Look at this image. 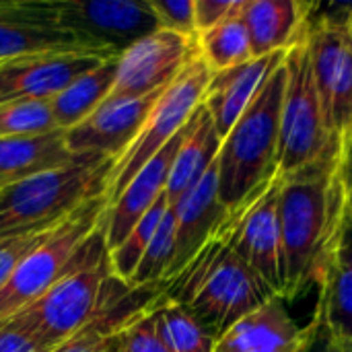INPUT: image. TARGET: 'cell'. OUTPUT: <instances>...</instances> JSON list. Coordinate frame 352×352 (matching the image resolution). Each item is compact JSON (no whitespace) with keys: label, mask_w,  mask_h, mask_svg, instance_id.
<instances>
[{"label":"cell","mask_w":352,"mask_h":352,"mask_svg":"<svg viewBox=\"0 0 352 352\" xmlns=\"http://www.w3.org/2000/svg\"><path fill=\"white\" fill-rule=\"evenodd\" d=\"M278 214L287 303L320 289L351 223V192L340 155L320 167L283 177Z\"/></svg>","instance_id":"6da1fadb"},{"label":"cell","mask_w":352,"mask_h":352,"mask_svg":"<svg viewBox=\"0 0 352 352\" xmlns=\"http://www.w3.org/2000/svg\"><path fill=\"white\" fill-rule=\"evenodd\" d=\"M159 293L190 311L214 340L241 318L272 299L260 278L231 248L225 221L217 233L159 287Z\"/></svg>","instance_id":"7a4b0ae2"},{"label":"cell","mask_w":352,"mask_h":352,"mask_svg":"<svg viewBox=\"0 0 352 352\" xmlns=\"http://www.w3.org/2000/svg\"><path fill=\"white\" fill-rule=\"evenodd\" d=\"M285 76L283 60L223 138L217 173L219 198L227 210L241 206L252 194L276 177Z\"/></svg>","instance_id":"3957f363"},{"label":"cell","mask_w":352,"mask_h":352,"mask_svg":"<svg viewBox=\"0 0 352 352\" xmlns=\"http://www.w3.org/2000/svg\"><path fill=\"white\" fill-rule=\"evenodd\" d=\"M113 159L76 157L0 190V237L41 231L62 223L82 204L105 194Z\"/></svg>","instance_id":"277c9868"},{"label":"cell","mask_w":352,"mask_h":352,"mask_svg":"<svg viewBox=\"0 0 352 352\" xmlns=\"http://www.w3.org/2000/svg\"><path fill=\"white\" fill-rule=\"evenodd\" d=\"M285 91L280 105L278 177H291L320 167L340 151L330 134L326 113L314 82L307 35L285 56Z\"/></svg>","instance_id":"5b68a950"},{"label":"cell","mask_w":352,"mask_h":352,"mask_svg":"<svg viewBox=\"0 0 352 352\" xmlns=\"http://www.w3.org/2000/svg\"><path fill=\"white\" fill-rule=\"evenodd\" d=\"M103 196L89 200L62 223H58L37 248H33L8 280L0 287V320L12 318L52 285L78 266L85 258L93 233L103 225Z\"/></svg>","instance_id":"8992f818"},{"label":"cell","mask_w":352,"mask_h":352,"mask_svg":"<svg viewBox=\"0 0 352 352\" xmlns=\"http://www.w3.org/2000/svg\"><path fill=\"white\" fill-rule=\"evenodd\" d=\"M109 276L111 270L101 225L93 233L89 250L78 266L12 318L27 326L47 351H54L97 314Z\"/></svg>","instance_id":"52a82bcc"},{"label":"cell","mask_w":352,"mask_h":352,"mask_svg":"<svg viewBox=\"0 0 352 352\" xmlns=\"http://www.w3.org/2000/svg\"><path fill=\"white\" fill-rule=\"evenodd\" d=\"M212 78L210 68L200 58V52L188 62V66L163 89L153 109L148 111L138 134L130 146L113 161L105 186V210L128 188L134 175L190 122L194 111L202 105L206 87ZM105 214V212H103Z\"/></svg>","instance_id":"ba28073f"},{"label":"cell","mask_w":352,"mask_h":352,"mask_svg":"<svg viewBox=\"0 0 352 352\" xmlns=\"http://www.w3.org/2000/svg\"><path fill=\"white\" fill-rule=\"evenodd\" d=\"M318 8L307 29L309 66L330 134L342 153L352 136V4L322 14Z\"/></svg>","instance_id":"9c48e42d"},{"label":"cell","mask_w":352,"mask_h":352,"mask_svg":"<svg viewBox=\"0 0 352 352\" xmlns=\"http://www.w3.org/2000/svg\"><path fill=\"white\" fill-rule=\"evenodd\" d=\"M283 177H274L268 186L252 194L241 206L225 217L231 248L260 278L272 297L283 299L285 264L283 235L278 214V192Z\"/></svg>","instance_id":"30bf717a"},{"label":"cell","mask_w":352,"mask_h":352,"mask_svg":"<svg viewBox=\"0 0 352 352\" xmlns=\"http://www.w3.org/2000/svg\"><path fill=\"white\" fill-rule=\"evenodd\" d=\"M50 6L60 27L111 56L159 29L148 0H50Z\"/></svg>","instance_id":"8fae6325"},{"label":"cell","mask_w":352,"mask_h":352,"mask_svg":"<svg viewBox=\"0 0 352 352\" xmlns=\"http://www.w3.org/2000/svg\"><path fill=\"white\" fill-rule=\"evenodd\" d=\"M198 54V37L157 29L118 56V72L105 101L138 99L163 91Z\"/></svg>","instance_id":"7c38bea8"},{"label":"cell","mask_w":352,"mask_h":352,"mask_svg":"<svg viewBox=\"0 0 352 352\" xmlns=\"http://www.w3.org/2000/svg\"><path fill=\"white\" fill-rule=\"evenodd\" d=\"M107 58L113 56L93 50H64L0 62V103L14 99L52 101Z\"/></svg>","instance_id":"4fadbf2b"},{"label":"cell","mask_w":352,"mask_h":352,"mask_svg":"<svg viewBox=\"0 0 352 352\" xmlns=\"http://www.w3.org/2000/svg\"><path fill=\"white\" fill-rule=\"evenodd\" d=\"M163 91L138 99L103 101L80 124L66 130V146L74 157L118 159L134 140Z\"/></svg>","instance_id":"5bb4252c"},{"label":"cell","mask_w":352,"mask_h":352,"mask_svg":"<svg viewBox=\"0 0 352 352\" xmlns=\"http://www.w3.org/2000/svg\"><path fill=\"white\" fill-rule=\"evenodd\" d=\"M314 330V320L299 326L285 301L272 297L221 334L212 352H305Z\"/></svg>","instance_id":"9a60e30c"},{"label":"cell","mask_w":352,"mask_h":352,"mask_svg":"<svg viewBox=\"0 0 352 352\" xmlns=\"http://www.w3.org/2000/svg\"><path fill=\"white\" fill-rule=\"evenodd\" d=\"M188 126V124H186ZM184 130L169 140L128 184V188L116 198V202L103 214V235L107 252L118 248L132 227L148 212V208L165 194L169 171L182 142Z\"/></svg>","instance_id":"2e32d148"},{"label":"cell","mask_w":352,"mask_h":352,"mask_svg":"<svg viewBox=\"0 0 352 352\" xmlns=\"http://www.w3.org/2000/svg\"><path fill=\"white\" fill-rule=\"evenodd\" d=\"M64 50L101 52L58 25L50 0H27V8L23 12L0 16V62Z\"/></svg>","instance_id":"e0dca14e"},{"label":"cell","mask_w":352,"mask_h":352,"mask_svg":"<svg viewBox=\"0 0 352 352\" xmlns=\"http://www.w3.org/2000/svg\"><path fill=\"white\" fill-rule=\"evenodd\" d=\"M318 4L301 0H245L243 23L254 58L289 52L309 29Z\"/></svg>","instance_id":"ac0fdd59"},{"label":"cell","mask_w":352,"mask_h":352,"mask_svg":"<svg viewBox=\"0 0 352 352\" xmlns=\"http://www.w3.org/2000/svg\"><path fill=\"white\" fill-rule=\"evenodd\" d=\"M285 54L287 52L254 58L241 66L223 72H212L202 105L210 113L212 124L221 138H225L233 124L243 116V111L250 107V103L264 87L268 76L285 60Z\"/></svg>","instance_id":"d6986e66"},{"label":"cell","mask_w":352,"mask_h":352,"mask_svg":"<svg viewBox=\"0 0 352 352\" xmlns=\"http://www.w3.org/2000/svg\"><path fill=\"white\" fill-rule=\"evenodd\" d=\"M171 208L175 214V258L167 278H171L217 233L227 217V208L219 198L217 163Z\"/></svg>","instance_id":"ffe728a7"},{"label":"cell","mask_w":352,"mask_h":352,"mask_svg":"<svg viewBox=\"0 0 352 352\" xmlns=\"http://www.w3.org/2000/svg\"><path fill=\"white\" fill-rule=\"evenodd\" d=\"M157 295L159 287L132 289L111 274L103 287L97 314L76 334L50 352H103L111 332L118 330L134 314L144 309L148 303H153Z\"/></svg>","instance_id":"44dd1931"},{"label":"cell","mask_w":352,"mask_h":352,"mask_svg":"<svg viewBox=\"0 0 352 352\" xmlns=\"http://www.w3.org/2000/svg\"><path fill=\"white\" fill-rule=\"evenodd\" d=\"M223 138L219 136L210 113L204 105H200L184 128L182 142L177 146L165 196L169 206L177 204L217 163L221 153Z\"/></svg>","instance_id":"7402d4cb"},{"label":"cell","mask_w":352,"mask_h":352,"mask_svg":"<svg viewBox=\"0 0 352 352\" xmlns=\"http://www.w3.org/2000/svg\"><path fill=\"white\" fill-rule=\"evenodd\" d=\"M76 157L66 146V132L54 130L37 136L0 138V190L37 173L64 167Z\"/></svg>","instance_id":"603a6c76"},{"label":"cell","mask_w":352,"mask_h":352,"mask_svg":"<svg viewBox=\"0 0 352 352\" xmlns=\"http://www.w3.org/2000/svg\"><path fill=\"white\" fill-rule=\"evenodd\" d=\"M316 314L332 332L352 342V223L318 289Z\"/></svg>","instance_id":"cb8c5ba5"},{"label":"cell","mask_w":352,"mask_h":352,"mask_svg":"<svg viewBox=\"0 0 352 352\" xmlns=\"http://www.w3.org/2000/svg\"><path fill=\"white\" fill-rule=\"evenodd\" d=\"M118 72V56L107 58L103 64L78 76L50 103L58 130H70L91 116L109 95Z\"/></svg>","instance_id":"d4e9b609"},{"label":"cell","mask_w":352,"mask_h":352,"mask_svg":"<svg viewBox=\"0 0 352 352\" xmlns=\"http://www.w3.org/2000/svg\"><path fill=\"white\" fill-rule=\"evenodd\" d=\"M243 4L217 27L198 35V52L210 72H223L254 60L250 35L243 23Z\"/></svg>","instance_id":"484cf974"},{"label":"cell","mask_w":352,"mask_h":352,"mask_svg":"<svg viewBox=\"0 0 352 352\" xmlns=\"http://www.w3.org/2000/svg\"><path fill=\"white\" fill-rule=\"evenodd\" d=\"M157 324L163 340L171 352H212L214 336L206 332V328L182 305L163 297L161 293L153 301Z\"/></svg>","instance_id":"4316f807"},{"label":"cell","mask_w":352,"mask_h":352,"mask_svg":"<svg viewBox=\"0 0 352 352\" xmlns=\"http://www.w3.org/2000/svg\"><path fill=\"white\" fill-rule=\"evenodd\" d=\"M167 208H169V202H167V196L163 194L148 208V212L132 227V231L122 239V243L107 252L109 270L118 280L130 285V280H132V276L140 264V258L144 256V252H146L157 227L161 225Z\"/></svg>","instance_id":"83f0119b"},{"label":"cell","mask_w":352,"mask_h":352,"mask_svg":"<svg viewBox=\"0 0 352 352\" xmlns=\"http://www.w3.org/2000/svg\"><path fill=\"white\" fill-rule=\"evenodd\" d=\"M173 258H175V214L173 208L169 206L144 256L140 258V264L130 280V287L132 289L161 287L171 272Z\"/></svg>","instance_id":"f1b7e54d"},{"label":"cell","mask_w":352,"mask_h":352,"mask_svg":"<svg viewBox=\"0 0 352 352\" xmlns=\"http://www.w3.org/2000/svg\"><path fill=\"white\" fill-rule=\"evenodd\" d=\"M155 301V299H153ZM105 352H171L161 336L153 303L126 320L107 338Z\"/></svg>","instance_id":"f546056e"},{"label":"cell","mask_w":352,"mask_h":352,"mask_svg":"<svg viewBox=\"0 0 352 352\" xmlns=\"http://www.w3.org/2000/svg\"><path fill=\"white\" fill-rule=\"evenodd\" d=\"M58 130L47 101L14 99L0 103V138L37 136Z\"/></svg>","instance_id":"4dcf8cb0"},{"label":"cell","mask_w":352,"mask_h":352,"mask_svg":"<svg viewBox=\"0 0 352 352\" xmlns=\"http://www.w3.org/2000/svg\"><path fill=\"white\" fill-rule=\"evenodd\" d=\"M148 6L157 19L159 29L186 37H198L194 0H148Z\"/></svg>","instance_id":"1f68e13d"},{"label":"cell","mask_w":352,"mask_h":352,"mask_svg":"<svg viewBox=\"0 0 352 352\" xmlns=\"http://www.w3.org/2000/svg\"><path fill=\"white\" fill-rule=\"evenodd\" d=\"M56 227V225H54ZM41 229V231H29L19 235L0 237V287L8 280V276L14 272V268L21 264V260L41 243V239L54 229Z\"/></svg>","instance_id":"d6a6232c"},{"label":"cell","mask_w":352,"mask_h":352,"mask_svg":"<svg viewBox=\"0 0 352 352\" xmlns=\"http://www.w3.org/2000/svg\"><path fill=\"white\" fill-rule=\"evenodd\" d=\"M0 352H50L16 318L0 320Z\"/></svg>","instance_id":"836d02e7"},{"label":"cell","mask_w":352,"mask_h":352,"mask_svg":"<svg viewBox=\"0 0 352 352\" xmlns=\"http://www.w3.org/2000/svg\"><path fill=\"white\" fill-rule=\"evenodd\" d=\"M241 0H194V16L198 35L217 27L239 8Z\"/></svg>","instance_id":"e575fe53"},{"label":"cell","mask_w":352,"mask_h":352,"mask_svg":"<svg viewBox=\"0 0 352 352\" xmlns=\"http://www.w3.org/2000/svg\"><path fill=\"white\" fill-rule=\"evenodd\" d=\"M311 320L316 322V330L305 352H352V342L340 338L336 332H332L316 311Z\"/></svg>","instance_id":"d590c367"},{"label":"cell","mask_w":352,"mask_h":352,"mask_svg":"<svg viewBox=\"0 0 352 352\" xmlns=\"http://www.w3.org/2000/svg\"><path fill=\"white\" fill-rule=\"evenodd\" d=\"M340 163H342V175H344L346 188H349L352 196V136L351 140L346 142V146L342 148V153H340Z\"/></svg>","instance_id":"8d00e7d4"},{"label":"cell","mask_w":352,"mask_h":352,"mask_svg":"<svg viewBox=\"0 0 352 352\" xmlns=\"http://www.w3.org/2000/svg\"><path fill=\"white\" fill-rule=\"evenodd\" d=\"M27 8V0H0V16L16 14Z\"/></svg>","instance_id":"74e56055"},{"label":"cell","mask_w":352,"mask_h":352,"mask_svg":"<svg viewBox=\"0 0 352 352\" xmlns=\"http://www.w3.org/2000/svg\"><path fill=\"white\" fill-rule=\"evenodd\" d=\"M351 223H352V196H351Z\"/></svg>","instance_id":"f35d334b"},{"label":"cell","mask_w":352,"mask_h":352,"mask_svg":"<svg viewBox=\"0 0 352 352\" xmlns=\"http://www.w3.org/2000/svg\"><path fill=\"white\" fill-rule=\"evenodd\" d=\"M103 352H105V351H103Z\"/></svg>","instance_id":"ab89813d"}]
</instances>
